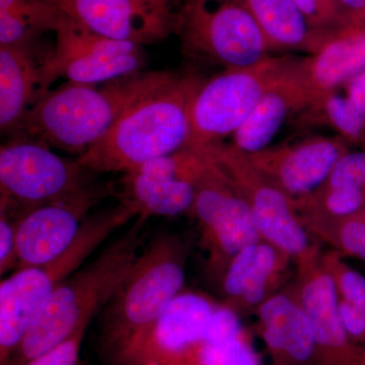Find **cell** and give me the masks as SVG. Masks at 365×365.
<instances>
[{
    "label": "cell",
    "instance_id": "6da1fadb",
    "mask_svg": "<svg viewBox=\"0 0 365 365\" xmlns=\"http://www.w3.org/2000/svg\"><path fill=\"white\" fill-rule=\"evenodd\" d=\"M173 76L165 71L137 72L102 88L69 81L38 98L14 130L49 148L83 155L129 107Z\"/></svg>",
    "mask_w": 365,
    "mask_h": 365
},
{
    "label": "cell",
    "instance_id": "7a4b0ae2",
    "mask_svg": "<svg viewBox=\"0 0 365 365\" xmlns=\"http://www.w3.org/2000/svg\"><path fill=\"white\" fill-rule=\"evenodd\" d=\"M203 79L175 74L134 103L76 162L95 173H127L187 148L190 109Z\"/></svg>",
    "mask_w": 365,
    "mask_h": 365
},
{
    "label": "cell",
    "instance_id": "3957f363",
    "mask_svg": "<svg viewBox=\"0 0 365 365\" xmlns=\"http://www.w3.org/2000/svg\"><path fill=\"white\" fill-rule=\"evenodd\" d=\"M145 216H137L95 260L62 281L29 327L9 365H23L63 342L102 311L140 254Z\"/></svg>",
    "mask_w": 365,
    "mask_h": 365
},
{
    "label": "cell",
    "instance_id": "277c9868",
    "mask_svg": "<svg viewBox=\"0 0 365 365\" xmlns=\"http://www.w3.org/2000/svg\"><path fill=\"white\" fill-rule=\"evenodd\" d=\"M188 256V244L175 234L158 235L144 247L102 309L98 346L106 364H114L185 289Z\"/></svg>",
    "mask_w": 365,
    "mask_h": 365
},
{
    "label": "cell",
    "instance_id": "5b68a950",
    "mask_svg": "<svg viewBox=\"0 0 365 365\" xmlns=\"http://www.w3.org/2000/svg\"><path fill=\"white\" fill-rule=\"evenodd\" d=\"M138 213L129 204L88 215L76 240L56 258L16 269L0 284V365H9L48 297L118 228Z\"/></svg>",
    "mask_w": 365,
    "mask_h": 365
},
{
    "label": "cell",
    "instance_id": "8992f818",
    "mask_svg": "<svg viewBox=\"0 0 365 365\" xmlns=\"http://www.w3.org/2000/svg\"><path fill=\"white\" fill-rule=\"evenodd\" d=\"M176 29L185 51L225 69L256 66L273 51L242 0H186Z\"/></svg>",
    "mask_w": 365,
    "mask_h": 365
},
{
    "label": "cell",
    "instance_id": "52a82bcc",
    "mask_svg": "<svg viewBox=\"0 0 365 365\" xmlns=\"http://www.w3.org/2000/svg\"><path fill=\"white\" fill-rule=\"evenodd\" d=\"M289 58L270 56L256 66L225 69L203 81L190 109L187 148L205 150L234 135Z\"/></svg>",
    "mask_w": 365,
    "mask_h": 365
},
{
    "label": "cell",
    "instance_id": "ba28073f",
    "mask_svg": "<svg viewBox=\"0 0 365 365\" xmlns=\"http://www.w3.org/2000/svg\"><path fill=\"white\" fill-rule=\"evenodd\" d=\"M93 173L31 138L16 139L0 150L1 200L24 211L88 188L96 182Z\"/></svg>",
    "mask_w": 365,
    "mask_h": 365
},
{
    "label": "cell",
    "instance_id": "9c48e42d",
    "mask_svg": "<svg viewBox=\"0 0 365 365\" xmlns=\"http://www.w3.org/2000/svg\"><path fill=\"white\" fill-rule=\"evenodd\" d=\"M207 150L248 203L262 239L282 250L294 262L318 245L302 225L294 201L257 170L246 153L223 143Z\"/></svg>",
    "mask_w": 365,
    "mask_h": 365
},
{
    "label": "cell",
    "instance_id": "30bf717a",
    "mask_svg": "<svg viewBox=\"0 0 365 365\" xmlns=\"http://www.w3.org/2000/svg\"><path fill=\"white\" fill-rule=\"evenodd\" d=\"M190 213L198 222L208 273L220 284L230 261L242 249L263 240L248 203L212 158L197 184Z\"/></svg>",
    "mask_w": 365,
    "mask_h": 365
},
{
    "label": "cell",
    "instance_id": "8fae6325",
    "mask_svg": "<svg viewBox=\"0 0 365 365\" xmlns=\"http://www.w3.org/2000/svg\"><path fill=\"white\" fill-rule=\"evenodd\" d=\"M55 33L54 48L40 64L39 98L59 78L97 85L132 76L143 66L141 46L103 37L66 16Z\"/></svg>",
    "mask_w": 365,
    "mask_h": 365
},
{
    "label": "cell",
    "instance_id": "7c38bea8",
    "mask_svg": "<svg viewBox=\"0 0 365 365\" xmlns=\"http://www.w3.org/2000/svg\"><path fill=\"white\" fill-rule=\"evenodd\" d=\"M211 163L207 148H185L124 173L120 202L138 216H177L191 211L196 187Z\"/></svg>",
    "mask_w": 365,
    "mask_h": 365
},
{
    "label": "cell",
    "instance_id": "4fadbf2b",
    "mask_svg": "<svg viewBox=\"0 0 365 365\" xmlns=\"http://www.w3.org/2000/svg\"><path fill=\"white\" fill-rule=\"evenodd\" d=\"M112 182H96L78 193L25 211L18 225V269L51 261L76 240L91 209L114 195Z\"/></svg>",
    "mask_w": 365,
    "mask_h": 365
},
{
    "label": "cell",
    "instance_id": "5bb4252c",
    "mask_svg": "<svg viewBox=\"0 0 365 365\" xmlns=\"http://www.w3.org/2000/svg\"><path fill=\"white\" fill-rule=\"evenodd\" d=\"M220 306L207 294L182 290L112 365H172L208 337Z\"/></svg>",
    "mask_w": 365,
    "mask_h": 365
},
{
    "label": "cell",
    "instance_id": "9a60e30c",
    "mask_svg": "<svg viewBox=\"0 0 365 365\" xmlns=\"http://www.w3.org/2000/svg\"><path fill=\"white\" fill-rule=\"evenodd\" d=\"M294 265L295 279L290 289L311 322L317 365H354L360 345L353 342L341 323L339 297L322 263L319 245Z\"/></svg>",
    "mask_w": 365,
    "mask_h": 365
},
{
    "label": "cell",
    "instance_id": "2e32d148",
    "mask_svg": "<svg viewBox=\"0 0 365 365\" xmlns=\"http://www.w3.org/2000/svg\"><path fill=\"white\" fill-rule=\"evenodd\" d=\"M66 18L109 39L143 46L176 30L170 0H52Z\"/></svg>",
    "mask_w": 365,
    "mask_h": 365
},
{
    "label": "cell",
    "instance_id": "e0dca14e",
    "mask_svg": "<svg viewBox=\"0 0 365 365\" xmlns=\"http://www.w3.org/2000/svg\"><path fill=\"white\" fill-rule=\"evenodd\" d=\"M349 144L339 135L311 136L247 155L297 206L325 184L334 165L350 150Z\"/></svg>",
    "mask_w": 365,
    "mask_h": 365
},
{
    "label": "cell",
    "instance_id": "ac0fdd59",
    "mask_svg": "<svg viewBox=\"0 0 365 365\" xmlns=\"http://www.w3.org/2000/svg\"><path fill=\"white\" fill-rule=\"evenodd\" d=\"M311 103L302 58L290 57L232 135V145L246 155L265 150L290 115L304 112Z\"/></svg>",
    "mask_w": 365,
    "mask_h": 365
},
{
    "label": "cell",
    "instance_id": "d6986e66",
    "mask_svg": "<svg viewBox=\"0 0 365 365\" xmlns=\"http://www.w3.org/2000/svg\"><path fill=\"white\" fill-rule=\"evenodd\" d=\"M294 259L270 242L261 241L242 249L228 264L220 285L225 304L237 313L256 311L282 290Z\"/></svg>",
    "mask_w": 365,
    "mask_h": 365
},
{
    "label": "cell",
    "instance_id": "ffe728a7",
    "mask_svg": "<svg viewBox=\"0 0 365 365\" xmlns=\"http://www.w3.org/2000/svg\"><path fill=\"white\" fill-rule=\"evenodd\" d=\"M255 313L271 365H317L311 322L290 287L269 297Z\"/></svg>",
    "mask_w": 365,
    "mask_h": 365
},
{
    "label": "cell",
    "instance_id": "44dd1931",
    "mask_svg": "<svg viewBox=\"0 0 365 365\" xmlns=\"http://www.w3.org/2000/svg\"><path fill=\"white\" fill-rule=\"evenodd\" d=\"M312 106L365 71V26L349 25L302 58ZM309 108V107H307Z\"/></svg>",
    "mask_w": 365,
    "mask_h": 365
},
{
    "label": "cell",
    "instance_id": "7402d4cb",
    "mask_svg": "<svg viewBox=\"0 0 365 365\" xmlns=\"http://www.w3.org/2000/svg\"><path fill=\"white\" fill-rule=\"evenodd\" d=\"M269 45L313 55L329 37L314 30L294 0H242Z\"/></svg>",
    "mask_w": 365,
    "mask_h": 365
},
{
    "label": "cell",
    "instance_id": "603a6c76",
    "mask_svg": "<svg viewBox=\"0 0 365 365\" xmlns=\"http://www.w3.org/2000/svg\"><path fill=\"white\" fill-rule=\"evenodd\" d=\"M40 66L29 45L0 46V128L13 131L40 95Z\"/></svg>",
    "mask_w": 365,
    "mask_h": 365
},
{
    "label": "cell",
    "instance_id": "cb8c5ba5",
    "mask_svg": "<svg viewBox=\"0 0 365 365\" xmlns=\"http://www.w3.org/2000/svg\"><path fill=\"white\" fill-rule=\"evenodd\" d=\"M63 16L52 0H20L0 9V46L28 45L41 32H55Z\"/></svg>",
    "mask_w": 365,
    "mask_h": 365
},
{
    "label": "cell",
    "instance_id": "d4e9b609",
    "mask_svg": "<svg viewBox=\"0 0 365 365\" xmlns=\"http://www.w3.org/2000/svg\"><path fill=\"white\" fill-rule=\"evenodd\" d=\"M172 365H271L255 349L244 328L209 336L182 353Z\"/></svg>",
    "mask_w": 365,
    "mask_h": 365
},
{
    "label": "cell",
    "instance_id": "484cf974",
    "mask_svg": "<svg viewBox=\"0 0 365 365\" xmlns=\"http://www.w3.org/2000/svg\"><path fill=\"white\" fill-rule=\"evenodd\" d=\"M299 218L313 239L325 242L344 258L365 261V210L339 220L307 213H299Z\"/></svg>",
    "mask_w": 365,
    "mask_h": 365
},
{
    "label": "cell",
    "instance_id": "4316f807",
    "mask_svg": "<svg viewBox=\"0 0 365 365\" xmlns=\"http://www.w3.org/2000/svg\"><path fill=\"white\" fill-rule=\"evenodd\" d=\"M345 259L334 250L322 253V263L330 274L339 299L365 312V276Z\"/></svg>",
    "mask_w": 365,
    "mask_h": 365
},
{
    "label": "cell",
    "instance_id": "83f0119b",
    "mask_svg": "<svg viewBox=\"0 0 365 365\" xmlns=\"http://www.w3.org/2000/svg\"><path fill=\"white\" fill-rule=\"evenodd\" d=\"M314 30L330 37L349 26L336 0H294Z\"/></svg>",
    "mask_w": 365,
    "mask_h": 365
},
{
    "label": "cell",
    "instance_id": "f1b7e54d",
    "mask_svg": "<svg viewBox=\"0 0 365 365\" xmlns=\"http://www.w3.org/2000/svg\"><path fill=\"white\" fill-rule=\"evenodd\" d=\"M14 207L1 200L0 212V274L18 268V225L21 215L14 216Z\"/></svg>",
    "mask_w": 365,
    "mask_h": 365
},
{
    "label": "cell",
    "instance_id": "f546056e",
    "mask_svg": "<svg viewBox=\"0 0 365 365\" xmlns=\"http://www.w3.org/2000/svg\"><path fill=\"white\" fill-rule=\"evenodd\" d=\"M90 323L79 327L71 337L23 365H78L81 343Z\"/></svg>",
    "mask_w": 365,
    "mask_h": 365
},
{
    "label": "cell",
    "instance_id": "4dcf8cb0",
    "mask_svg": "<svg viewBox=\"0 0 365 365\" xmlns=\"http://www.w3.org/2000/svg\"><path fill=\"white\" fill-rule=\"evenodd\" d=\"M338 312L341 323L353 342L365 345V312L341 299L338 302Z\"/></svg>",
    "mask_w": 365,
    "mask_h": 365
},
{
    "label": "cell",
    "instance_id": "1f68e13d",
    "mask_svg": "<svg viewBox=\"0 0 365 365\" xmlns=\"http://www.w3.org/2000/svg\"><path fill=\"white\" fill-rule=\"evenodd\" d=\"M345 96L365 116V71L345 83Z\"/></svg>",
    "mask_w": 365,
    "mask_h": 365
},
{
    "label": "cell",
    "instance_id": "d6a6232c",
    "mask_svg": "<svg viewBox=\"0 0 365 365\" xmlns=\"http://www.w3.org/2000/svg\"><path fill=\"white\" fill-rule=\"evenodd\" d=\"M349 25L365 26V0H336Z\"/></svg>",
    "mask_w": 365,
    "mask_h": 365
},
{
    "label": "cell",
    "instance_id": "836d02e7",
    "mask_svg": "<svg viewBox=\"0 0 365 365\" xmlns=\"http://www.w3.org/2000/svg\"><path fill=\"white\" fill-rule=\"evenodd\" d=\"M354 365H365V345L360 346L359 356Z\"/></svg>",
    "mask_w": 365,
    "mask_h": 365
},
{
    "label": "cell",
    "instance_id": "e575fe53",
    "mask_svg": "<svg viewBox=\"0 0 365 365\" xmlns=\"http://www.w3.org/2000/svg\"><path fill=\"white\" fill-rule=\"evenodd\" d=\"M18 1H20V0H0V9H7V7L13 6Z\"/></svg>",
    "mask_w": 365,
    "mask_h": 365
}]
</instances>
